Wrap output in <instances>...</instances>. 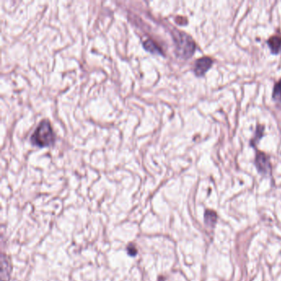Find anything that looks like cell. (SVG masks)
Here are the masks:
<instances>
[{
  "label": "cell",
  "mask_w": 281,
  "mask_h": 281,
  "mask_svg": "<svg viewBox=\"0 0 281 281\" xmlns=\"http://www.w3.org/2000/svg\"><path fill=\"white\" fill-rule=\"evenodd\" d=\"M32 145L37 147H50L54 145L55 135L49 121L43 120L40 122L30 138Z\"/></svg>",
  "instance_id": "cell-1"
},
{
  "label": "cell",
  "mask_w": 281,
  "mask_h": 281,
  "mask_svg": "<svg viewBox=\"0 0 281 281\" xmlns=\"http://www.w3.org/2000/svg\"><path fill=\"white\" fill-rule=\"evenodd\" d=\"M175 43V53L179 58L186 59L192 56L196 51V43L191 36L183 31L175 30L173 33Z\"/></svg>",
  "instance_id": "cell-2"
},
{
  "label": "cell",
  "mask_w": 281,
  "mask_h": 281,
  "mask_svg": "<svg viewBox=\"0 0 281 281\" xmlns=\"http://www.w3.org/2000/svg\"><path fill=\"white\" fill-rule=\"evenodd\" d=\"M255 163L259 173L268 174L271 172V163L268 156L266 153L262 152L256 153Z\"/></svg>",
  "instance_id": "cell-3"
},
{
  "label": "cell",
  "mask_w": 281,
  "mask_h": 281,
  "mask_svg": "<svg viewBox=\"0 0 281 281\" xmlns=\"http://www.w3.org/2000/svg\"><path fill=\"white\" fill-rule=\"evenodd\" d=\"M213 60L209 57H202L196 60L194 65V72L197 76H203L211 67Z\"/></svg>",
  "instance_id": "cell-4"
},
{
  "label": "cell",
  "mask_w": 281,
  "mask_h": 281,
  "mask_svg": "<svg viewBox=\"0 0 281 281\" xmlns=\"http://www.w3.org/2000/svg\"><path fill=\"white\" fill-rule=\"evenodd\" d=\"M267 43L273 54H276L280 53L281 50V36H271V38L269 39Z\"/></svg>",
  "instance_id": "cell-5"
},
{
  "label": "cell",
  "mask_w": 281,
  "mask_h": 281,
  "mask_svg": "<svg viewBox=\"0 0 281 281\" xmlns=\"http://www.w3.org/2000/svg\"><path fill=\"white\" fill-rule=\"evenodd\" d=\"M144 47L145 49L147 50L148 51L152 52V53H157V54H162V50L152 40H146L144 42Z\"/></svg>",
  "instance_id": "cell-6"
},
{
  "label": "cell",
  "mask_w": 281,
  "mask_h": 281,
  "mask_svg": "<svg viewBox=\"0 0 281 281\" xmlns=\"http://www.w3.org/2000/svg\"><path fill=\"white\" fill-rule=\"evenodd\" d=\"M217 220V214L215 212L208 209L204 214V221L209 227H214Z\"/></svg>",
  "instance_id": "cell-7"
},
{
  "label": "cell",
  "mask_w": 281,
  "mask_h": 281,
  "mask_svg": "<svg viewBox=\"0 0 281 281\" xmlns=\"http://www.w3.org/2000/svg\"><path fill=\"white\" fill-rule=\"evenodd\" d=\"M272 98L275 101L281 103V79L279 80L276 85L274 86Z\"/></svg>",
  "instance_id": "cell-8"
},
{
  "label": "cell",
  "mask_w": 281,
  "mask_h": 281,
  "mask_svg": "<svg viewBox=\"0 0 281 281\" xmlns=\"http://www.w3.org/2000/svg\"><path fill=\"white\" fill-rule=\"evenodd\" d=\"M263 131L264 127H261V126H259V127H257V129H256V132H255V137L253 138V142H252V145H253V143H254V145H255V143L256 142L257 140H259L260 138H261L262 134H263Z\"/></svg>",
  "instance_id": "cell-9"
},
{
  "label": "cell",
  "mask_w": 281,
  "mask_h": 281,
  "mask_svg": "<svg viewBox=\"0 0 281 281\" xmlns=\"http://www.w3.org/2000/svg\"><path fill=\"white\" fill-rule=\"evenodd\" d=\"M128 253H129V255H136L137 250L134 247H133V248L131 247H129L128 248Z\"/></svg>",
  "instance_id": "cell-10"
}]
</instances>
